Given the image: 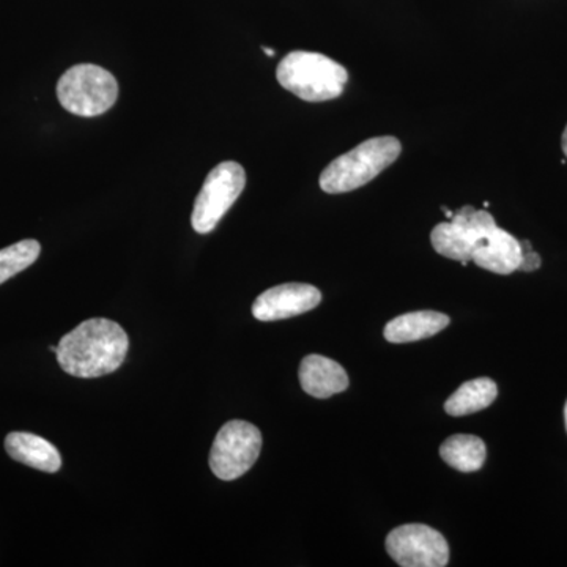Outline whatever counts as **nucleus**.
I'll list each match as a JSON object with an SVG mask.
<instances>
[{"mask_svg":"<svg viewBox=\"0 0 567 567\" xmlns=\"http://www.w3.org/2000/svg\"><path fill=\"white\" fill-rule=\"evenodd\" d=\"M51 352L58 353V346H51Z\"/></svg>","mask_w":567,"mask_h":567,"instance_id":"21","label":"nucleus"},{"mask_svg":"<svg viewBox=\"0 0 567 567\" xmlns=\"http://www.w3.org/2000/svg\"><path fill=\"white\" fill-rule=\"evenodd\" d=\"M496 395H498V388L494 380L487 379V377L470 380L447 399L445 410L451 416L472 415V413L481 412L494 404Z\"/></svg>","mask_w":567,"mask_h":567,"instance_id":"14","label":"nucleus"},{"mask_svg":"<svg viewBox=\"0 0 567 567\" xmlns=\"http://www.w3.org/2000/svg\"><path fill=\"white\" fill-rule=\"evenodd\" d=\"M276 78L298 99L320 103L342 95L349 73L341 63L319 52L293 51L279 62Z\"/></svg>","mask_w":567,"mask_h":567,"instance_id":"2","label":"nucleus"},{"mask_svg":"<svg viewBox=\"0 0 567 567\" xmlns=\"http://www.w3.org/2000/svg\"><path fill=\"white\" fill-rule=\"evenodd\" d=\"M40 252L41 246L37 240H22L0 249V284L35 264Z\"/></svg>","mask_w":567,"mask_h":567,"instance_id":"16","label":"nucleus"},{"mask_svg":"<svg viewBox=\"0 0 567 567\" xmlns=\"http://www.w3.org/2000/svg\"><path fill=\"white\" fill-rule=\"evenodd\" d=\"M486 454V445L475 435H453L440 446V456L443 461L462 473L477 472L484 465Z\"/></svg>","mask_w":567,"mask_h":567,"instance_id":"15","label":"nucleus"},{"mask_svg":"<svg viewBox=\"0 0 567 567\" xmlns=\"http://www.w3.org/2000/svg\"><path fill=\"white\" fill-rule=\"evenodd\" d=\"M262 450V434L246 421L234 420L223 425L210 451V468L216 477L234 481L251 470Z\"/></svg>","mask_w":567,"mask_h":567,"instance_id":"6","label":"nucleus"},{"mask_svg":"<svg viewBox=\"0 0 567 567\" xmlns=\"http://www.w3.org/2000/svg\"><path fill=\"white\" fill-rule=\"evenodd\" d=\"M7 454L20 462L44 473H58L62 466V456L58 447L43 436L29 432H11L6 439Z\"/></svg>","mask_w":567,"mask_h":567,"instance_id":"12","label":"nucleus"},{"mask_svg":"<svg viewBox=\"0 0 567 567\" xmlns=\"http://www.w3.org/2000/svg\"><path fill=\"white\" fill-rule=\"evenodd\" d=\"M522 251L520 241L506 230L494 227L483 240L476 245L472 254V260L477 267L496 275H511L520 268Z\"/></svg>","mask_w":567,"mask_h":567,"instance_id":"10","label":"nucleus"},{"mask_svg":"<svg viewBox=\"0 0 567 567\" xmlns=\"http://www.w3.org/2000/svg\"><path fill=\"white\" fill-rule=\"evenodd\" d=\"M450 324V317L435 311H417L399 316L385 327L386 341L393 344L421 341L432 338Z\"/></svg>","mask_w":567,"mask_h":567,"instance_id":"13","label":"nucleus"},{"mask_svg":"<svg viewBox=\"0 0 567 567\" xmlns=\"http://www.w3.org/2000/svg\"><path fill=\"white\" fill-rule=\"evenodd\" d=\"M246 186L241 164L224 162L213 167L194 203L192 224L197 234H210L237 203Z\"/></svg>","mask_w":567,"mask_h":567,"instance_id":"5","label":"nucleus"},{"mask_svg":"<svg viewBox=\"0 0 567 567\" xmlns=\"http://www.w3.org/2000/svg\"><path fill=\"white\" fill-rule=\"evenodd\" d=\"M386 550L404 567H445L450 561L445 537L427 525L410 524L393 529L386 537Z\"/></svg>","mask_w":567,"mask_h":567,"instance_id":"8","label":"nucleus"},{"mask_svg":"<svg viewBox=\"0 0 567 567\" xmlns=\"http://www.w3.org/2000/svg\"><path fill=\"white\" fill-rule=\"evenodd\" d=\"M262 50H264L265 54L268 55V58H274V55H275L274 50H270V48H267V47H262Z\"/></svg>","mask_w":567,"mask_h":567,"instance_id":"19","label":"nucleus"},{"mask_svg":"<svg viewBox=\"0 0 567 567\" xmlns=\"http://www.w3.org/2000/svg\"><path fill=\"white\" fill-rule=\"evenodd\" d=\"M320 301L322 293L311 284H281L257 297L252 305V316L260 322H275L305 315L317 308Z\"/></svg>","mask_w":567,"mask_h":567,"instance_id":"9","label":"nucleus"},{"mask_svg":"<svg viewBox=\"0 0 567 567\" xmlns=\"http://www.w3.org/2000/svg\"><path fill=\"white\" fill-rule=\"evenodd\" d=\"M128 347V334L121 324L107 319H89L63 336L55 357L66 374L95 379L117 371Z\"/></svg>","mask_w":567,"mask_h":567,"instance_id":"1","label":"nucleus"},{"mask_svg":"<svg viewBox=\"0 0 567 567\" xmlns=\"http://www.w3.org/2000/svg\"><path fill=\"white\" fill-rule=\"evenodd\" d=\"M401 142L391 136L372 137L336 158L320 175V188L328 194L353 192L374 181L401 155Z\"/></svg>","mask_w":567,"mask_h":567,"instance_id":"3","label":"nucleus"},{"mask_svg":"<svg viewBox=\"0 0 567 567\" xmlns=\"http://www.w3.org/2000/svg\"><path fill=\"white\" fill-rule=\"evenodd\" d=\"M565 417H566V429H567V402H566V406H565Z\"/></svg>","mask_w":567,"mask_h":567,"instance_id":"22","label":"nucleus"},{"mask_svg":"<svg viewBox=\"0 0 567 567\" xmlns=\"http://www.w3.org/2000/svg\"><path fill=\"white\" fill-rule=\"evenodd\" d=\"M540 262H543V260H540L539 254H536L533 251V249H529V251L524 252L520 268H518V270L535 271L540 267Z\"/></svg>","mask_w":567,"mask_h":567,"instance_id":"17","label":"nucleus"},{"mask_svg":"<svg viewBox=\"0 0 567 567\" xmlns=\"http://www.w3.org/2000/svg\"><path fill=\"white\" fill-rule=\"evenodd\" d=\"M117 80L110 71L92 63L71 66L58 82L63 110L80 117H96L117 102Z\"/></svg>","mask_w":567,"mask_h":567,"instance_id":"4","label":"nucleus"},{"mask_svg":"<svg viewBox=\"0 0 567 567\" xmlns=\"http://www.w3.org/2000/svg\"><path fill=\"white\" fill-rule=\"evenodd\" d=\"M300 383L312 398L328 399L349 388V377L344 368L330 358L309 354L300 364Z\"/></svg>","mask_w":567,"mask_h":567,"instance_id":"11","label":"nucleus"},{"mask_svg":"<svg viewBox=\"0 0 567 567\" xmlns=\"http://www.w3.org/2000/svg\"><path fill=\"white\" fill-rule=\"evenodd\" d=\"M563 152H565V155L567 156V126L565 133H563Z\"/></svg>","mask_w":567,"mask_h":567,"instance_id":"18","label":"nucleus"},{"mask_svg":"<svg viewBox=\"0 0 567 567\" xmlns=\"http://www.w3.org/2000/svg\"><path fill=\"white\" fill-rule=\"evenodd\" d=\"M442 210L445 212V215L447 216V218H450V219L453 218V215H454L453 212L447 210L446 207H442Z\"/></svg>","mask_w":567,"mask_h":567,"instance_id":"20","label":"nucleus"},{"mask_svg":"<svg viewBox=\"0 0 567 567\" xmlns=\"http://www.w3.org/2000/svg\"><path fill=\"white\" fill-rule=\"evenodd\" d=\"M494 227L496 223L491 213L465 205L454 213L450 223H442L434 227L431 234L432 246L446 259L466 265L472 260L476 245Z\"/></svg>","mask_w":567,"mask_h":567,"instance_id":"7","label":"nucleus"}]
</instances>
